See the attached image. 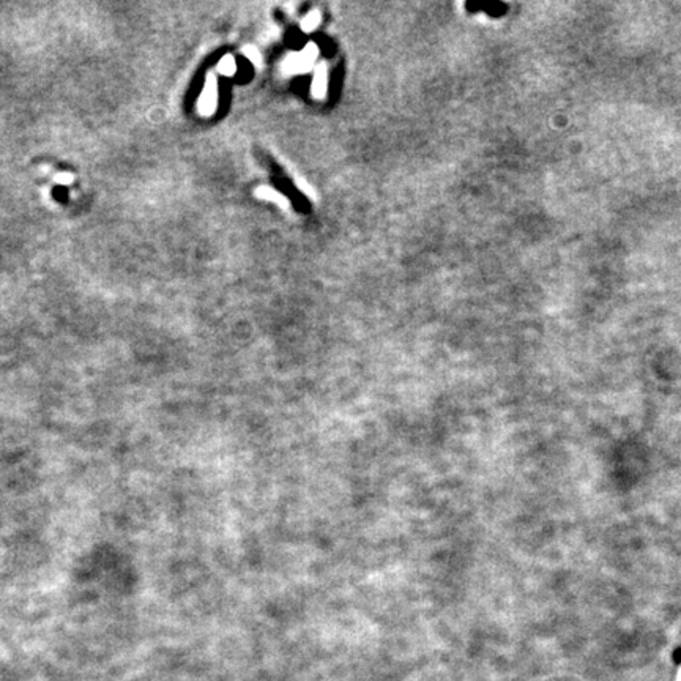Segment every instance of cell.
<instances>
[{"label": "cell", "mask_w": 681, "mask_h": 681, "mask_svg": "<svg viewBox=\"0 0 681 681\" xmlns=\"http://www.w3.org/2000/svg\"><path fill=\"white\" fill-rule=\"evenodd\" d=\"M317 57H318V46L316 43H308V45L303 47L302 52L289 54L284 60H282L281 71L284 73L286 76L308 73L312 68V65H314Z\"/></svg>", "instance_id": "obj_1"}, {"label": "cell", "mask_w": 681, "mask_h": 681, "mask_svg": "<svg viewBox=\"0 0 681 681\" xmlns=\"http://www.w3.org/2000/svg\"><path fill=\"white\" fill-rule=\"evenodd\" d=\"M218 108V79L213 73H208L204 90L199 96L198 109L202 115H212Z\"/></svg>", "instance_id": "obj_2"}, {"label": "cell", "mask_w": 681, "mask_h": 681, "mask_svg": "<svg viewBox=\"0 0 681 681\" xmlns=\"http://www.w3.org/2000/svg\"><path fill=\"white\" fill-rule=\"evenodd\" d=\"M328 87V70L325 64H318L314 70V78L311 82V94L317 100H322L327 95Z\"/></svg>", "instance_id": "obj_3"}, {"label": "cell", "mask_w": 681, "mask_h": 681, "mask_svg": "<svg viewBox=\"0 0 681 681\" xmlns=\"http://www.w3.org/2000/svg\"><path fill=\"white\" fill-rule=\"evenodd\" d=\"M254 194H256V198H259L262 200L273 202V204L279 205L281 208H289L291 207L289 199H287L284 194H281L278 189H274L272 186H259L254 191Z\"/></svg>", "instance_id": "obj_4"}, {"label": "cell", "mask_w": 681, "mask_h": 681, "mask_svg": "<svg viewBox=\"0 0 681 681\" xmlns=\"http://www.w3.org/2000/svg\"><path fill=\"white\" fill-rule=\"evenodd\" d=\"M218 71L224 76H234L235 71H237L235 59L232 57V55H224V57L221 59L219 64H218Z\"/></svg>", "instance_id": "obj_5"}, {"label": "cell", "mask_w": 681, "mask_h": 681, "mask_svg": "<svg viewBox=\"0 0 681 681\" xmlns=\"http://www.w3.org/2000/svg\"><path fill=\"white\" fill-rule=\"evenodd\" d=\"M318 22H321V13H318L317 10H312L305 16V20L302 21V30L306 34H311L312 30L317 29Z\"/></svg>", "instance_id": "obj_6"}, {"label": "cell", "mask_w": 681, "mask_h": 681, "mask_svg": "<svg viewBox=\"0 0 681 681\" xmlns=\"http://www.w3.org/2000/svg\"><path fill=\"white\" fill-rule=\"evenodd\" d=\"M243 54L247 55V57L251 60V62L256 64V65H261L262 62V57H261V52L257 51V49L254 46H244L243 49Z\"/></svg>", "instance_id": "obj_7"}, {"label": "cell", "mask_w": 681, "mask_h": 681, "mask_svg": "<svg viewBox=\"0 0 681 681\" xmlns=\"http://www.w3.org/2000/svg\"><path fill=\"white\" fill-rule=\"evenodd\" d=\"M55 180H57L59 183H65V185H68V183L73 182V177L70 174H59L57 177H55Z\"/></svg>", "instance_id": "obj_8"}, {"label": "cell", "mask_w": 681, "mask_h": 681, "mask_svg": "<svg viewBox=\"0 0 681 681\" xmlns=\"http://www.w3.org/2000/svg\"><path fill=\"white\" fill-rule=\"evenodd\" d=\"M673 659H675V662H677V664H680V662H681V648L677 650V652H675Z\"/></svg>", "instance_id": "obj_9"}]
</instances>
